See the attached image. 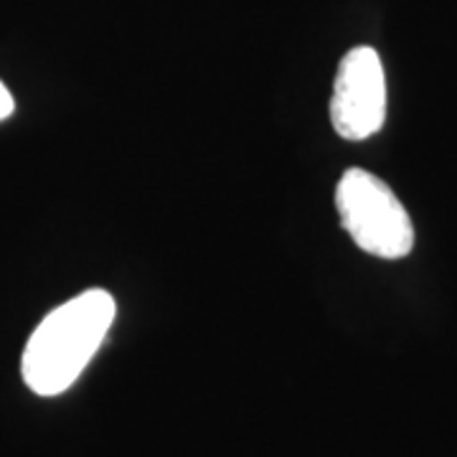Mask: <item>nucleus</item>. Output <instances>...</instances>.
Here are the masks:
<instances>
[{
    "label": "nucleus",
    "mask_w": 457,
    "mask_h": 457,
    "mask_svg": "<svg viewBox=\"0 0 457 457\" xmlns=\"http://www.w3.org/2000/svg\"><path fill=\"white\" fill-rule=\"evenodd\" d=\"M117 303L107 290H87L51 311L23 348L21 374L38 396L66 392L95 359L114 323Z\"/></svg>",
    "instance_id": "1"
},
{
    "label": "nucleus",
    "mask_w": 457,
    "mask_h": 457,
    "mask_svg": "<svg viewBox=\"0 0 457 457\" xmlns=\"http://www.w3.org/2000/svg\"><path fill=\"white\" fill-rule=\"evenodd\" d=\"M386 120V77L378 54L371 46H356L343 56L333 97L330 125L343 140H366L384 128Z\"/></svg>",
    "instance_id": "3"
},
{
    "label": "nucleus",
    "mask_w": 457,
    "mask_h": 457,
    "mask_svg": "<svg viewBox=\"0 0 457 457\" xmlns=\"http://www.w3.org/2000/svg\"><path fill=\"white\" fill-rule=\"evenodd\" d=\"M343 228L366 254L402 260L414 246V227L404 204L374 173L351 168L336 188Z\"/></svg>",
    "instance_id": "2"
},
{
    "label": "nucleus",
    "mask_w": 457,
    "mask_h": 457,
    "mask_svg": "<svg viewBox=\"0 0 457 457\" xmlns=\"http://www.w3.org/2000/svg\"><path fill=\"white\" fill-rule=\"evenodd\" d=\"M13 112H16V99L11 95V89L0 82V122L8 120V117H13Z\"/></svg>",
    "instance_id": "4"
}]
</instances>
